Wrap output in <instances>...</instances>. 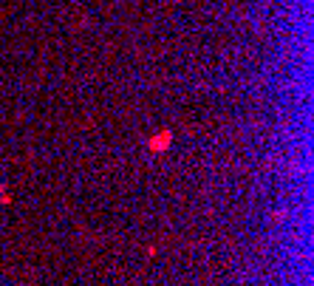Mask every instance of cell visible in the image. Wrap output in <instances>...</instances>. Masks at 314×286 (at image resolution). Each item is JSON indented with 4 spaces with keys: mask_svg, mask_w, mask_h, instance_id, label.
<instances>
[{
    "mask_svg": "<svg viewBox=\"0 0 314 286\" xmlns=\"http://www.w3.org/2000/svg\"><path fill=\"white\" fill-rule=\"evenodd\" d=\"M167 142H170V133H164V136H156L153 142H150V150H164Z\"/></svg>",
    "mask_w": 314,
    "mask_h": 286,
    "instance_id": "obj_1",
    "label": "cell"
}]
</instances>
